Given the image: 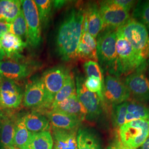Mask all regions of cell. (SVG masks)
Instances as JSON below:
<instances>
[{
	"instance_id": "cell-1",
	"label": "cell",
	"mask_w": 149,
	"mask_h": 149,
	"mask_svg": "<svg viewBox=\"0 0 149 149\" xmlns=\"http://www.w3.org/2000/svg\"><path fill=\"white\" fill-rule=\"evenodd\" d=\"M84 10L73 8L61 23L56 36V49L64 61L76 58V52L82 33Z\"/></svg>"
},
{
	"instance_id": "cell-2",
	"label": "cell",
	"mask_w": 149,
	"mask_h": 149,
	"mask_svg": "<svg viewBox=\"0 0 149 149\" xmlns=\"http://www.w3.org/2000/svg\"><path fill=\"white\" fill-rule=\"evenodd\" d=\"M97 55L103 72L119 77L117 54V29L105 28L97 37Z\"/></svg>"
},
{
	"instance_id": "cell-3",
	"label": "cell",
	"mask_w": 149,
	"mask_h": 149,
	"mask_svg": "<svg viewBox=\"0 0 149 149\" xmlns=\"http://www.w3.org/2000/svg\"><path fill=\"white\" fill-rule=\"evenodd\" d=\"M116 48L119 77L127 76L139 69L146 66V59L136 52L117 29Z\"/></svg>"
},
{
	"instance_id": "cell-4",
	"label": "cell",
	"mask_w": 149,
	"mask_h": 149,
	"mask_svg": "<svg viewBox=\"0 0 149 149\" xmlns=\"http://www.w3.org/2000/svg\"><path fill=\"white\" fill-rule=\"evenodd\" d=\"M119 141L129 149H139L149 136V120L139 119L125 123L118 128Z\"/></svg>"
},
{
	"instance_id": "cell-5",
	"label": "cell",
	"mask_w": 149,
	"mask_h": 149,
	"mask_svg": "<svg viewBox=\"0 0 149 149\" xmlns=\"http://www.w3.org/2000/svg\"><path fill=\"white\" fill-rule=\"evenodd\" d=\"M117 30L139 55L146 59L149 32L143 24L130 18Z\"/></svg>"
},
{
	"instance_id": "cell-6",
	"label": "cell",
	"mask_w": 149,
	"mask_h": 149,
	"mask_svg": "<svg viewBox=\"0 0 149 149\" xmlns=\"http://www.w3.org/2000/svg\"><path fill=\"white\" fill-rule=\"evenodd\" d=\"M69 70L58 66L47 70L42 77L45 92V102L43 109L51 108L54 99L64 85L69 73Z\"/></svg>"
},
{
	"instance_id": "cell-7",
	"label": "cell",
	"mask_w": 149,
	"mask_h": 149,
	"mask_svg": "<svg viewBox=\"0 0 149 149\" xmlns=\"http://www.w3.org/2000/svg\"><path fill=\"white\" fill-rule=\"evenodd\" d=\"M22 7L27 24L26 43L33 48L38 47L42 42L41 24L34 1H22Z\"/></svg>"
},
{
	"instance_id": "cell-8",
	"label": "cell",
	"mask_w": 149,
	"mask_h": 149,
	"mask_svg": "<svg viewBox=\"0 0 149 149\" xmlns=\"http://www.w3.org/2000/svg\"><path fill=\"white\" fill-rule=\"evenodd\" d=\"M84 80L82 77H76L75 82L77 97L87 111L86 118L90 120H95L101 114L103 102L97 93L86 88Z\"/></svg>"
},
{
	"instance_id": "cell-9",
	"label": "cell",
	"mask_w": 149,
	"mask_h": 149,
	"mask_svg": "<svg viewBox=\"0 0 149 149\" xmlns=\"http://www.w3.org/2000/svg\"><path fill=\"white\" fill-rule=\"evenodd\" d=\"M103 97L104 102L113 106L128 101L130 94L124 82L119 77L108 74L104 79Z\"/></svg>"
},
{
	"instance_id": "cell-10",
	"label": "cell",
	"mask_w": 149,
	"mask_h": 149,
	"mask_svg": "<svg viewBox=\"0 0 149 149\" xmlns=\"http://www.w3.org/2000/svg\"><path fill=\"white\" fill-rule=\"evenodd\" d=\"M146 68L128 74L124 81L134 101L144 104L149 102V79L144 73Z\"/></svg>"
},
{
	"instance_id": "cell-11",
	"label": "cell",
	"mask_w": 149,
	"mask_h": 149,
	"mask_svg": "<svg viewBox=\"0 0 149 149\" xmlns=\"http://www.w3.org/2000/svg\"><path fill=\"white\" fill-rule=\"evenodd\" d=\"M99 8L103 22V28L117 29L130 18V12L116 5L112 0L101 1Z\"/></svg>"
},
{
	"instance_id": "cell-12",
	"label": "cell",
	"mask_w": 149,
	"mask_h": 149,
	"mask_svg": "<svg viewBox=\"0 0 149 149\" xmlns=\"http://www.w3.org/2000/svg\"><path fill=\"white\" fill-rule=\"evenodd\" d=\"M21 87L15 81L0 76V107L3 109H16L23 101Z\"/></svg>"
},
{
	"instance_id": "cell-13",
	"label": "cell",
	"mask_w": 149,
	"mask_h": 149,
	"mask_svg": "<svg viewBox=\"0 0 149 149\" xmlns=\"http://www.w3.org/2000/svg\"><path fill=\"white\" fill-rule=\"evenodd\" d=\"M21 59L3 60L0 61V76L15 81L29 76L33 71V66L19 60Z\"/></svg>"
},
{
	"instance_id": "cell-14",
	"label": "cell",
	"mask_w": 149,
	"mask_h": 149,
	"mask_svg": "<svg viewBox=\"0 0 149 149\" xmlns=\"http://www.w3.org/2000/svg\"><path fill=\"white\" fill-rule=\"evenodd\" d=\"M23 105L26 107L44 108L45 92L42 77H34L26 85L23 95Z\"/></svg>"
},
{
	"instance_id": "cell-15",
	"label": "cell",
	"mask_w": 149,
	"mask_h": 149,
	"mask_svg": "<svg viewBox=\"0 0 149 149\" xmlns=\"http://www.w3.org/2000/svg\"><path fill=\"white\" fill-rule=\"evenodd\" d=\"M103 29V22L99 6L94 2L88 3L84 10L82 33L88 32L91 36L96 39Z\"/></svg>"
},
{
	"instance_id": "cell-16",
	"label": "cell",
	"mask_w": 149,
	"mask_h": 149,
	"mask_svg": "<svg viewBox=\"0 0 149 149\" xmlns=\"http://www.w3.org/2000/svg\"><path fill=\"white\" fill-rule=\"evenodd\" d=\"M45 115L52 124V128L64 130L79 129L81 122L77 118L56 111H45Z\"/></svg>"
},
{
	"instance_id": "cell-17",
	"label": "cell",
	"mask_w": 149,
	"mask_h": 149,
	"mask_svg": "<svg viewBox=\"0 0 149 149\" xmlns=\"http://www.w3.org/2000/svg\"><path fill=\"white\" fill-rule=\"evenodd\" d=\"M0 44L7 57L16 60L22 57L21 53L27 46L21 38L8 33L0 38Z\"/></svg>"
},
{
	"instance_id": "cell-18",
	"label": "cell",
	"mask_w": 149,
	"mask_h": 149,
	"mask_svg": "<svg viewBox=\"0 0 149 149\" xmlns=\"http://www.w3.org/2000/svg\"><path fill=\"white\" fill-rule=\"evenodd\" d=\"M77 130L53 128V149H77Z\"/></svg>"
},
{
	"instance_id": "cell-19",
	"label": "cell",
	"mask_w": 149,
	"mask_h": 149,
	"mask_svg": "<svg viewBox=\"0 0 149 149\" xmlns=\"http://www.w3.org/2000/svg\"><path fill=\"white\" fill-rule=\"evenodd\" d=\"M51 110L63 112L67 114L77 118L82 122L87 116L85 108L77 98V94L61 102L53 107Z\"/></svg>"
},
{
	"instance_id": "cell-20",
	"label": "cell",
	"mask_w": 149,
	"mask_h": 149,
	"mask_svg": "<svg viewBox=\"0 0 149 149\" xmlns=\"http://www.w3.org/2000/svg\"><path fill=\"white\" fill-rule=\"evenodd\" d=\"M76 58L86 61H98L96 39L88 32L82 33L76 52Z\"/></svg>"
},
{
	"instance_id": "cell-21",
	"label": "cell",
	"mask_w": 149,
	"mask_h": 149,
	"mask_svg": "<svg viewBox=\"0 0 149 149\" xmlns=\"http://www.w3.org/2000/svg\"><path fill=\"white\" fill-rule=\"evenodd\" d=\"M1 129L0 141L1 145L5 149L15 147L14 136L15 133L16 119L9 113L0 112Z\"/></svg>"
},
{
	"instance_id": "cell-22",
	"label": "cell",
	"mask_w": 149,
	"mask_h": 149,
	"mask_svg": "<svg viewBox=\"0 0 149 149\" xmlns=\"http://www.w3.org/2000/svg\"><path fill=\"white\" fill-rule=\"evenodd\" d=\"M27 129L32 133L49 131L51 124L48 118L42 113L32 112L23 117Z\"/></svg>"
},
{
	"instance_id": "cell-23",
	"label": "cell",
	"mask_w": 149,
	"mask_h": 149,
	"mask_svg": "<svg viewBox=\"0 0 149 149\" xmlns=\"http://www.w3.org/2000/svg\"><path fill=\"white\" fill-rule=\"evenodd\" d=\"M22 1H0V21L11 23L22 10Z\"/></svg>"
},
{
	"instance_id": "cell-24",
	"label": "cell",
	"mask_w": 149,
	"mask_h": 149,
	"mask_svg": "<svg viewBox=\"0 0 149 149\" xmlns=\"http://www.w3.org/2000/svg\"><path fill=\"white\" fill-rule=\"evenodd\" d=\"M139 119L149 120V107L135 101H128L125 122Z\"/></svg>"
},
{
	"instance_id": "cell-25",
	"label": "cell",
	"mask_w": 149,
	"mask_h": 149,
	"mask_svg": "<svg viewBox=\"0 0 149 149\" xmlns=\"http://www.w3.org/2000/svg\"><path fill=\"white\" fill-rule=\"evenodd\" d=\"M77 149H102L96 135L87 129L80 128L77 133Z\"/></svg>"
},
{
	"instance_id": "cell-26",
	"label": "cell",
	"mask_w": 149,
	"mask_h": 149,
	"mask_svg": "<svg viewBox=\"0 0 149 149\" xmlns=\"http://www.w3.org/2000/svg\"><path fill=\"white\" fill-rule=\"evenodd\" d=\"M53 136L49 131L32 133L26 149H53Z\"/></svg>"
},
{
	"instance_id": "cell-27",
	"label": "cell",
	"mask_w": 149,
	"mask_h": 149,
	"mask_svg": "<svg viewBox=\"0 0 149 149\" xmlns=\"http://www.w3.org/2000/svg\"><path fill=\"white\" fill-rule=\"evenodd\" d=\"M32 133L26 128L23 117L16 120L14 145L18 149H26L31 138Z\"/></svg>"
},
{
	"instance_id": "cell-28",
	"label": "cell",
	"mask_w": 149,
	"mask_h": 149,
	"mask_svg": "<svg viewBox=\"0 0 149 149\" xmlns=\"http://www.w3.org/2000/svg\"><path fill=\"white\" fill-rule=\"evenodd\" d=\"M75 94H76V87L74 76L72 72H69L64 85L54 97L51 109L61 102Z\"/></svg>"
},
{
	"instance_id": "cell-29",
	"label": "cell",
	"mask_w": 149,
	"mask_h": 149,
	"mask_svg": "<svg viewBox=\"0 0 149 149\" xmlns=\"http://www.w3.org/2000/svg\"><path fill=\"white\" fill-rule=\"evenodd\" d=\"M132 18L143 24L149 33V0L137 2L134 7Z\"/></svg>"
},
{
	"instance_id": "cell-30",
	"label": "cell",
	"mask_w": 149,
	"mask_h": 149,
	"mask_svg": "<svg viewBox=\"0 0 149 149\" xmlns=\"http://www.w3.org/2000/svg\"><path fill=\"white\" fill-rule=\"evenodd\" d=\"M27 24L22 9L18 16L10 23V33L21 38L23 40L27 39Z\"/></svg>"
},
{
	"instance_id": "cell-31",
	"label": "cell",
	"mask_w": 149,
	"mask_h": 149,
	"mask_svg": "<svg viewBox=\"0 0 149 149\" xmlns=\"http://www.w3.org/2000/svg\"><path fill=\"white\" fill-rule=\"evenodd\" d=\"M127 102L112 106V122L115 128L118 129L126 123Z\"/></svg>"
},
{
	"instance_id": "cell-32",
	"label": "cell",
	"mask_w": 149,
	"mask_h": 149,
	"mask_svg": "<svg viewBox=\"0 0 149 149\" xmlns=\"http://www.w3.org/2000/svg\"><path fill=\"white\" fill-rule=\"evenodd\" d=\"M40 24L46 26L49 21L52 7V1L50 0H36Z\"/></svg>"
},
{
	"instance_id": "cell-33",
	"label": "cell",
	"mask_w": 149,
	"mask_h": 149,
	"mask_svg": "<svg viewBox=\"0 0 149 149\" xmlns=\"http://www.w3.org/2000/svg\"><path fill=\"white\" fill-rule=\"evenodd\" d=\"M103 82L100 79L94 76L87 77L84 80V85L86 88L89 91L97 93L104 103L103 97Z\"/></svg>"
},
{
	"instance_id": "cell-34",
	"label": "cell",
	"mask_w": 149,
	"mask_h": 149,
	"mask_svg": "<svg viewBox=\"0 0 149 149\" xmlns=\"http://www.w3.org/2000/svg\"><path fill=\"white\" fill-rule=\"evenodd\" d=\"M84 68L87 77H96L104 82L103 72L97 62L91 60L85 61L84 64Z\"/></svg>"
},
{
	"instance_id": "cell-35",
	"label": "cell",
	"mask_w": 149,
	"mask_h": 149,
	"mask_svg": "<svg viewBox=\"0 0 149 149\" xmlns=\"http://www.w3.org/2000/svg\"><path fill=\"white\" fill-rule=\"evenodd\" d=\"M112 1L116 5L128 12H130L136 5V1L132 0H112Z\"/></svg>"
},
{
	"instance_id": "cell-36",
	"label": "cell",
	"mask_w": 149,
	"mask_h": 149,
	"mask_svg": "<svg viewBox=\"0 0 149 149\" xmlns=\"http://www.w3.org/2000/svg\"><path fill=\"white\" fill-rule=\"evenodd\" d=\"M10 23L0 21V38L6 33H10Z\"/></svg>"
},
{
	"instance_id": "cell-37",
	"label": "cell",
	"mask_w": 149,
	"mask_h": 149,
	"mask_svg": "<svg viewBox=\"0 0 149 149\" xmlns=\"http://www.w3.org/2000/svg\"><path fill=\"white\" fill-rule=\"evenodd\" d=\"M54 2H53V3H54L55 7H60L61 6L64 5L65 3V1H53Z\"/></svg>"
},
{
	"instance_id": "cell-38",
	"label": "cell",
	"mask_w": 149,
	"mask_h": 149,
	"mask_svg": "<svg viewBox=\"0 0 149 149\" xmlns=\"http://www.w3.org/2000/svg\"><path fill=\"white\" fill-rule=\"evenodd\" d=\"M6 57V55L5 53L0 44V61L3 60Z\"/></svg>"
},
{
	"instance_id": "cell-39",
	"label": "cell",
	"mask_w": 149,
	"mask_h": 149,
	"mask_svg": "<svg viewBox=\"0 0 149 149\" xmlns=\"http://www.w3.org/2000/svg\"><path fill=\"white\" fill-rule=\"evenodd\" d=\"M139 149H149V136Z\"/></svg>"
},
{
	"instance_id": "cell-40",
	"label": "cell",
	"mask_w": 149,
	"mask_h": 149,
	"mask_svg": "<svg viewBox=\"0 0 149 149\" xmlns=\"http://www.w3.org/2000/svg\"><path fill=\"white\" fill-rule=\"evenodd\" d=\"M114 144L116 145V146L118 149H129V148H126V147L124 146L123 145H122V144H120V143L119 141H117V142H116V143H114Z\"/></svg>"
},
{
	"instance_id": "cell-41",
	"label": "cell",
	"mask_w": 149,
	"mask_h": 149,
	"mask_svg": "<svg viewBox=\"0 0 149 149\" xmlns=\"http://www.w3.org/2000/svg\"><path fill=\"white\" fill-rule=\"evenodd\" d=\"M107 149H118L117 148L116 146V145H114V144H113V145H110V146H109L108 148H107Z\"/></svg>"
},
{
	"instance_id": "cell-42",
	"label": "cell",
	"mask_w": 149,
	"mask_h": 149,
	"mask_svg": "<svg viewBox=\"0 0 149 149\" xmlns=\"http://www.w3.org/2000/svg\"><path fill=\"white\" fill-rule=\"evenodd\" d=\"M147 58H149V39L148 45V50H147Z\"/></svg>"
},
{
	"instance_id": "cell-43",
	"label": "cell",
	"mask_w": 149,
	"mask_h": 149,
	"mask_svg": "<svg viewBox=\"0 0 149 149\" xmlns=\"http://www.w3.org/2000/svg\"><path fill=\"white\" fill-rule=\"evenodd\" d=\"M1 118H0V136H1ZM0 145H1V141H0Z\"/></svg>"
},
{
	"instance_id": "cell-44",
	"label": "cell",
	"mask_w": 149,
	"mask_h": 149,
	"mask_svg": "<svg viewBox=\"0 0 149 149\" xmlns=\"http://www.w3.org/2000/svg\"><path fill=\"white\" fill-rule=\"evenodd\" d=\"M16 149L15 148V147H14V146H13V147H11V148H8V149Z\"/></svg>"
},
{
	"instance_id": "cell-45",
	"label": "cell",
	"mask_w": 149,
	"mask_h": 149,
	"mask_svg": "<svg viewBox=\"0 0 149 149\" xmlns=\"http://www.w3.org/2000/svg\"><path fill=\"white\" fill-rule=\"evenodd\" d=\"M148 64H149V60H148Z\"/></svg>"
}]
</instances>
